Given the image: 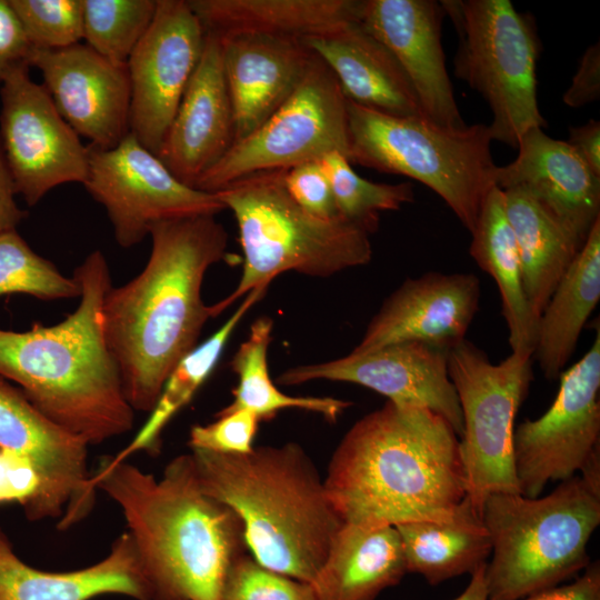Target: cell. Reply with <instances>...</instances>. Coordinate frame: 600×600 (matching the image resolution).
Instances as JSON below:
<instances>
[{"instance_id":"cell-1","label":"cell","mask_w":600,"mask_h":600,"mask_svg":"<svg viewBox=\"0 0 600 600\" xmlns=\"http://www.w3.org/2000/svg\"><path fill=\"white\" fill-rule=\"evenodd\" d=\"M142 271L111 286L102 304L103 331L133 410L151 412L179 361L198 344L214 306L203 302L207 270L227 257L228 233L212 214L167 219L149 232Z\"/></svg>"},{"instance_id":"cell-2","label":"cell","mask_w":600,"mask_h":600,"mask_svg":"<svg viewBox=\"0 0 600 600\" xmlns=\"http://www.w3.org/2000/svg\"><path fill=\"white\" fill-rule=\"evenodd\" d=\"M323 482L343 523L442 520L466 497L460 440L436 412L387 401L348 430Z\"/></svg>"},{"instance_id":"cell-3","label":"cell","mask_w":600,"mask_h":600,"mask_svg":"<svg viewBox=\"0 0 600 600\" xmlns=\"http://www.w3.org/2000/svg\"><path fill=\"white\" fill-rule=\"evenodd\" d=\"M91 482L121 509L150 600H221L231 564L248 550L243 527L202 489L191 453L160 478L107 458Z\"/></svg>"},{"instance_id":"cell-4","label":"cell","mask_w":600,"mask_h":600,"mask_svg":"<svg viewBox=\"0 0 600 600\" xmlns=\"http://www.w3.org/2000/svg\"><path fill=\"white\" fill-rule=\"evenodd\" d=\"M72 277L80 302L64 320L22 332L0 329V377L18 383L51 421L88 446L100 444L130 431L134 410L103 331L102 304L112 286L103 253L92 251Z\"/></svg>"},{"instance_id":"cell-5","label":"cell","mask_w":600,"mask_h":600,"mask_svg":"<svg viewBox=\"0 0 600 600\" xmlns=\"http://www.w3.org/2000/svg\"><path fill=\"white\" fill-rule=\"evenodd\" d=\"M190 453L202 489L239 517L251 557L311 584L343 521L304 450L288 442L243 454Z\"/></svg>"},{"instance_id":"cell-6","label":"cell","mask_w":600,"mask_h":600,"mask_svg":"<svg viewBox=\"0 0 600 600\" xmlns=\"http://www.w3.org/2000/svg\"><path fill=\"white\" fill-rule=\"evenodd\" d=\"M284 171L254 172L214 192L236 218L243 252L240 281L213 304L217 316L251 290L268 288L281 273L326 278L372 258L366 230L342 218L322 220L303 210L286 188Z\"/></svg>"},{"instance_id":"cell-7","label":"cell","mask_w":600,"mask_h":600,"mask_svg":"<svg viewBox=\"0 0 600 600\" xmlns=\"http://www.w3.org/2000/svg\"><path fill=\"white\" fill-rule=\"evenodd\" d=\"M491 541L488 600H521L558 586L589 564L600 524V492L573 476L543 497L493 493L481 510Z\"/></svg>"},{"instance_id":"cell-8","label":"cell","mask_w":600,"mask_h":600,"mask_svg":"<svg viewBox=\"0 0 600 600\" xmlns=\"http://www.w3.org/2000/svg\"><path fill=\"white\" fill-rule=\"evenodd\" d=\"M349 161L419 181L471 232L496 186L489 127L451 129L426 118L396 117L347 100Z\"/></svg>"},{"instance_id":"cell-9","label":"cell","mask_w":600,"mask_h":600,"mask_svg":"<svg viewBox=\"0 0 600 600\" xmlns=\"http://www.w3.org/2000/svg\"><path fill=\"white\" fill-rule=\"evenodd\" d=\"M457 30L454 74L492 111V141L517 148L532 128H544L537 98L541 44L531 16L509 0L440 1Z\"/></svg>"},{"instance_id":"cell-10","label":"cell","mask_w":600,"mask_h":600,"mask_svg":"<svg viewBox=\"0 0 600 600\" xmlns=\"http://www.w3.org/2000/svg\"><path fill=\"white\" fill-rule=\"evenodd\" d=\"M448 366L462 412L466 497L481 514L489 496L521 493L512 437L517 412L533 380L532 357L511 352L493 363L466 339L449 350Z\"/></svg>"},{"instance_id":"cell-11","label":"cell","mask_w":600,"mask_h":600,"mask_svg":"<svg viewBox=\"0 0 600 600\" xmlns=\"http://www.w3.org/2000/svg\"><path fill=\"white\" fill-rule=\"evenodd\" d=\"M331 151L349 160L347 99L331 70L313 53L286 102L259 129L233 143L194 189L214 193L244 176L289 169Z\"/></svg>"},{"instance_id":"cell-12","label":"cell","mask_w":600,"mask_h":600,"mask_svg":"<svg viewBox=\"0 0 600 600\" xmlns=\"http://www.w3.org/2000/svg\"><path fill=\"white\" fill-rule=\"evenodd\" d=\"M549 409L514 427L512 453L521 494L539 497L549 482L581 471L600 450V330L588 351L559 377Z\"/></svg>"},{"instance_id":"cell-13","label":"cell","mask_w":600,"mask_h":600,"mask_svg":"<svg viewBox=\"0 0 600 600\" xmlns=\"http://www.w3.org/2000/svg\"><path fill=\"white\" fill-rule=\"evenodd\" d=\"M83 187L106 209L122 248L140 243L159 221L226 210L216 193L179 181L131 133L111 149L89 147Z\"/></svg>"},{"instance_id":"cell-14","label":"cell","mask_w":600,"mask_h":600,"mask_svg":"<svg viewBox=\"0 0 600 600\" xmlns=\"http://www.w3.org/2000/svg\"><path fill=\"white\" fill-rule=\"evenodd\" d=\"M29 70L23 64L0 84V139L17 193L33 207L58 186L84 183L89 147Z\"/></svg>"},{"instance_id":"cell-15","label":"cell","mask_w":600,"mask_h":600,"mask_svg":"<svg viewBox=\"0 0 600 600\" xmlns=\"http://www.w3.org/2000/svg\"><path fill=\"white\" fill-rule=\"evenodd\" d=\"M206 31L188 0H157L152 22L131 53L130 133L158 154L203 51Z\"/></svg>"},{"instance_id":"cell-16","label":"cell","mask_w":600,"mask_h":600,"mask_svg":"<svg viewBox=\"0 0 600 600\" xmlns=\"http://www.w3.org/2000/svg\"><path fill=\"white\" fill-rule=\"evenodd\" d=\"M0 449L29 461L40 477V492L26 511L29 519L60 518L66 529L92 509L97 489L88 471V444L1 377Z\"/></svg>"},{"instance_id":"cell-17","label":"cell","mask_w":600,"mask_h":600,"mask_svg":"<svg viewBox=\"0 0 600 600\" xmlns=\"http://www.w3.org/2000/svg\"><path fill=\"white\" fill-rule=\"evenodd\" d=\"M313 380L350 382L394 403L424 407L446 419L458 437L462 434V412L449 376L448 351L421 342H399L293 367L277 378L282 386Z\"/></svg>"},{"instance_id":"cell-18","label":"cell","mask_w":600,"mask_h":600,"mask_svg":"<svg viewBox=\"0 0 600 600\" xmlns=\"http://www.w3.org/2000/svg\"><path fill=\"white\" fill-rule=\"evenodd\" d=\"M29 64L41 72L58 111L89 147L111 149L130 133L127 66L110 62L83 43L32 49Z\"/></svg>"},{"instance_id":"cell-19","label":"cell","mask_w":600,"mask_h":600,"mask_svg":"<svg viewBox=\"0 0 600 600\" xmlns=\"http://www.w3.org/2000/svg\"><path fill=\"white\" fill-rule=\"evenodd\" d=\"M480 296V280L470 272L408 278L382 302L352 352L408 341L449 352L466 340Z\"/></svg>"},{"instance_id":"cell-20","label":"cell","mask_w":600,"mask_h":600,"mask_svg":"<svg viewBox=\"0 0 600 600\" xmlns=\"http://www.w3.org/2000/svg\"><path fill=\"white\" fill-rule=\"evenodd\" d=\"M444 12L434 0H363L360 24L397 59L429 121L466 127L458 108L441 44Z\"/></svg>"},{"instance_id":"cell-21","label":"cell","mask_w":600,"mask_h":600,"mask_svg":"<svg viewBox=\"0 0 600 600\" xmlns=\"http://www.w3.org/2000/svg\"><path fill=\"white\" fill-rule=\"evenodd\" d=\"M234 142L232 104L219 37L206 32L203 51L157 157L194 188Z\"/></svg>"},{"instance_id":"cell-22","label":"cell","mask_w":600,"mask_h":600,"mask_svg":"<svg viewBox=\"0 0 600 600\" xmlns=\"http://www.w3.org/2000/svg\"><path fill=\"white\" fill-rule=\"evenodd\" d=\"M517 149L512 162L497 166L496 186L526 191L583 244L600 219V177L567 141L542 128L527 131Z\"/></svg>"},{"instance_id":"cell-23","label":"cell","mask_w":600,"mask_h":600,"mask_svg":"<svg viewBox=\"0 0 600 600\" xmlns=\"http://www.w3.org/2000/svg\"><path fill=\"white\" fill-rule=\"evenodd\" d=\"M219 39L236 143L259 129L292 94L313 52L292 38L236 33Z\"/></svg>"},{"instance_id":"cell-24","label":"cell","mask_w":600,"mask_h":600,"mask_svg":"<svg viewBox=\"0 0 600 600\" xmlns=\"http://www.w3.org/2000/svg\"><path fill=\"white\" fill-rule=\"evenodd\" d=\"M302 42L331 70L347 100L390 116L424 118L397 59L359 21Z\"/></svg>"},{"instance_id":"cell-25","label":"cell","mask_w":600,"mask_h":600,"mask_svg":"<svg viewBox=\"0 0 600 600\" xmlns=\"http://www.w3.org/2000/svg\"><path fill=\"white\" fill-rule=\"evenodd\" d=\"M150 600L134 544L128 532L107 557L79 570L51 572L21 561L9 546L0 553V600H90L103 594Z\"/></svg>"},{"instance_id":"cell-26","label":"cell","mask_w":600,"mask_h":600,"mask_svg":"<svg viewBox=\"0 0 600 600\" xmlns=\"http://www.w3.org/2000/svg\"><path fill=\"white\" fill-rule=\"evenodd\" d=\"M406 573L394 527L343 523L311 586L317 600H376Z\"/></svg>"},{"instance_id":"cell-27","label":"cell","mask_w":600,"mask_h":600,"mask_svg":"<svg viewBox=\"0 0 600 600\" xmlns=\"http://www.w3.org/2000/svg\"><path fill=\"white\" fill-rule=\"evenodd\" d=\"M363 0H188L218 37L259 33L302 40L360 21Z\"/></svg>"},{"instance_id":"cell-28","label":"cell","mask_w":600,"mask_h":600,"mask_svg":"<svg viewBox=\"0 0 600 600\" xmlns=\"http://www.w3.org/2000/svg\"><path fill=\"white\" fill-rule=\"evenodd\" d=\"M600 300V219L539 317L533 359L548 380L559 379Z\"/></svg>"},{"instance_id":"cell-29","label":"cell","mask_w":600,"mask_h":600,"mask_svg":"<svg viewBox=\"0 0 600 600\" xmlns=\"http://www.w3.org/2000/svg\"><path fill=\"white\" fill-rule=\"evenodd\" d=\"M471 233L470 257L496 282L511 352L533 358L538 319L527 300L516 238L508 220L503 191L492 187L484 197Z\"/></svg>"},{"instance_id":"cell-30","label":"cell","mask_w":600,"mask_h":600,"mask_svg":"<svg viewBox=\"0 0 600 600\" xmlns=\"http://www.w3.org/2000/svg\"><path fill=\"white\" fill-rule=\"evenodd\" d=\"M407 572L421 574L437 586L486 566L491 541L481 514L470 500L459 503L442 520H421L394 526Z\"/></svg>"},{"instance_id":"cell-31","label":"cell","mask_w":600,"mask_h":600,"mask_svg":"<svg viewBox=\"0 0 600 600\" xmlns=\"http://www.w3.org/2000/svg\"><path fill=\"white\" fill-rule=\"evenodd\" d=\"M502 191L520 257L523 290L539 321L582 243L526 191Z\"/></svg>"},{"instance_id":"cell-32","label":"cell","mask_w":600,"mask_h":600,"mask_svg":"<svg viewBox=\"0 0 600 600\" xmlns=\"http://www.w3.org/2000/svg\"><path fill=\"white\" fill-rule=\"evenodd\" d=\"M267 291L259 287L246 294L230 318L206 341L198 344L171 371L150 417L131 442L116 456L112 462L127 460L140 450L157 451L160 437L170 420L186 407L217 366L223 349L244 314Z\"/></svg>"},{"instance_id":"cell-33","label":"cell","mask_w":600,"mask_h":600,"mask_svg":"<svg viewBox=\"0 0 600 600\" xmlns=\"http://www.w3.org/2000/svg\"><path fill=\"white\" fill-rule=\"evenodd\" d=\"M272 329L273 320L268 316L251 324L249 337L230 362L238 384L232 391L233 400L223 410L247 409L262 421L272 419L280 410L300 409L319 413L330 422L337 421L351 402L331 397H293L277 388L268 368Z\"/></svg>"},{"instance_id":"cell-34","label":"cell","mask_w":600,"mask_h":600,"mask_svg":"<svg viewBox=\"0 0 600 600\" xmlns=\"http://www.w3.org/2000/svg\"><path fill=\"white\" fill-rule=\"evenodd\" d=\"M319 162L330 182L340 217L369 234L378 229L380 212L398 211L414 200L412 183L390 184L364 179L338 151L327 153Z\"/></svg>"},{"instance_id":"cell-35","label":"cell","mask_w":600,"mask_h":600,"mask_svg":"<svg viewBox=\"0 0 600 600\" xmlns=\"http://www.w3.org/2000/svg\"><path fill=\"white\" fill-rule=\"evenodd\" d=\"M86 44L118 66H127L149 29L157 0H82Z\"/></svg>"},{"instance_id":"cell-36","label":"cell","mask_w":600,"mask_h":600,"mask_svg":"<svg viewBox=\"0 0 600 600\" xmlns=\"http://www.w3.org/2000/svg\"><path fill=\"white\" fill-rule=\"evenodd\" d=\"M26 293L40 300L79 298L81 288L36 253L16 229L0 233V296Z\"/></svg>"},{"instance_id":"cell-37","label":"cell","mask_w":600,"mask_h":600,"mask_svg":"<svg viewBox=\"0 0 600 600\" xmlns=\"http://www.w3.org/2000/svg\"><path fill=\"white\" fill-rule=\"evenodd\" d=\"M34 50H59L83 39L82 0H9Z\"/></svg>"},{"instance_id":"cell-38","label":"cell","mask_w":600,"mask_h":600,"mask_svg":"<svg viewBox=\"0 0 600 600\" xmlns=\"http://www.w3.org/2000/svg\"><path fill=\"white\" fill-rule=\"evenodd\" d=\"M221 600H317L312 586L261 566L251 554L230 567Z\"/></svg>"},{"instance_id":"cell-39","label":"cell","mask_w":600,"mask_h":600,"mask_svg":"<svg viewBox=\"0 0 600 600\" xmlns=\"http://www.w3.org/2000/svg\"><path fill=\"white\" fill-rule=\"evenodd\" d=\"M260 419L247 409L223 410L217 420L208 424H197L190 430L191 450H206L223 454L250 452L257 436Z\"/></svg>"},{"instance_id":"cell-40","label":"cell","mask_w":600,"mask_h":600,"mask_svg":"<svg viewBox=\"0 0 600 600\" xmlns=\"http://www.w3.org/2000/svg\"><path fill=\"white\" fill-rule=\"evenodd\" d=\"M284 184L291 198L310 214L322 220L341 218L319 160L286 169Z\"/></svg>"},{"instance_id":"cell-41","label":"cell","mask_w":600,"mask_h":600,"mask_svg":"<svg viewBox=\"0 0 600 600\" xmlns=\"http://www.w3.org/2000/svg\"><path fill=\"white\" fill-rule=\"evenodd\" d=\"M41 488L40 477L26 459L0 449V502L17 501L29 510Z\"/></svg>"},{"instance_id":"cell-42","label":"cell","mask_w":600,"mask_h":600,"mask_svg":"<svg viewBox=\"0 0 600 600\" xmlns=\"http://www.w3.org/2000/svg\"><path fill=\"white\" fill-rule=\"evenodd\" d=\"M31 51L9 0H0V84L13 70L29 64Z\"/></svg>"},{"instance_id":"cell-43","label":"cell","mask_w":600,"mask_h":600,"mask_svg":"<svg viewBox=\"0 0 600 600\" xmlns=\"http://www.w3.org/2000/svg\"><path fill=\"white\" fill-rule=\"evenodd\" d=\"M600 97V43L588 47L582 54L577 72L562 100L571 108L583 107Z\"/></svg>"},{"instance_id":"cell-44","label":"cell","mask_w":600,"mask_h":600,"mask_svg":"<svg viewBox=\"0 0 600 600\" xmlns=\"http://www.w3.org/2000/svg\"><path fill=\"white\" fill-rule=\"evenodd\" d=\"M521 600H600V566L596 561L584 572L564 586H554Z\"/></svg>"},{"instance_id":"cell-45","label":"cell","mask_w":600,"mask_h":600,"mask_svg":"<svg viewBox=\"0 0 600 600\" xmlns=\"http://www.w3.org/2000/svg\"><path fill=\"white\" fill-rule=\"evenodd\" d=\"M17 189L0 139V233L16 229L27 217L16 201Z\"/></svg>"},{"instance_id":"cell-46","label":"cell","mask_w":600,"mask_h":600,"mask_svg":"<svg viewBox=\"0 0 600 600\" xmlns=\"http://www.w3.org/2000/svg\"><path fill=\"white\" fill-rule=\"evenodd\" d=\"M586 161L590 169L600 177V122L588 123L569 129L566 140Z\"/></svg>"},{"instance_id":"cell-47","label":"cell","mask_w":600,"mask_h":600,"mask_svg":"<svg viewBox=\"0 0 600 600\" xmlns=\"http://www.w3.org/2000/svg\"><path fill=\"white\" fill-rule=\"evenodd\" d=\"M484 567L471 574V580L463 592L453 600H488L484 582Z\"/></svg>"},{"instance_id":"cell-48","label":"cell","mask_w":600,"mask_h":600,"mask_svg":"<svg viewBox=\"0 0 600 600\" xmlns=\"http://www.w3.org/2000/svg\"><path fill=\"white\" fill-rule=\"evenodd\" d=\"M8 546H9V543L4 539L3 534L0 532V553Z\"/></svg>"}]
</instances>
